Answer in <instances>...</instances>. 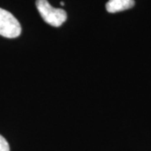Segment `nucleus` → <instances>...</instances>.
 Segmentation results:
<instances>
[{
	"label": "nucleus",
	"mask_w": 151,
	"mask_h": 151,
	"mask_svg": "<svg viewBox=\"0 0 151 151\" xmlns=\"http://www.w3.org/2000/svg\"><path fill=\"white\" fill-rule=\"evenodd\" d=\"M36 8L44 21L54 27H60L67 19L66 12L50 4L47 0H36Z\"/></svg>",
	"instance_id": "obj_1"
},
{
	"label": "nucleus",
	"mask_w": 151,
	"mask_h": 151,
	"mask_svg": "<svg viewBox=\"0 0 151 151\" xmlns=\"http://www.w3.org/2000/svg\"><path fill=\"white\" fill-rule=\"evenodd\" d=\"M21 34V25L9 11L0 8V35L5 38H16Z\"/></svg>",
	"instance_id": "obj_2"
},
{
	"label": "nucleus",
	"mask_w": 151,
	"mask_h": 151,
	"mask_svg": "<svg viewBox=\"0 0 151 151\" xmlns=\"http://www.w3.org/2000/svg\"><path fill=\"white\" fill-rule=\"evenodd\" d=\"M134 4V0H108L106 4V9L108 13L114 14L132 9Z\"/></svg>",
	"instance_id": "obj_3"
},
{
	"label": "nucleus",
	"mask_w": 151,
	"mask_h": 151,
	"mask_svg": "<svg viewBox=\"0 0 151 151\" xmlns=\"http://www.w3.org/2000/svg\"><path fill=\"white\" fill-rule=\"evenodd\" d=\"M0 151H10L9 143L2 135H0Z\"/></svg>",
	"instance_id": "obj_4"
},
{
	"label": "nucleus",
	"mask_w": 151,
	"mask_h": 151,
	"mask_svg": "<svg viewBox=\"0 0 151 151\" xmlns=\"http://www.w3.org/2000/svg\"><path fill=\"white\" fill-rule=\"evenodd\" d=\"M60 5H65V3L64 2H60Z\"/></svg>",
	"instance_id": "obj_5"
}]
</instances>
